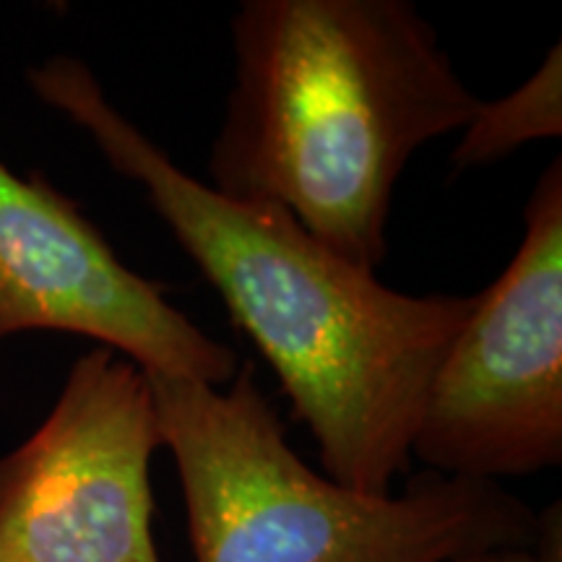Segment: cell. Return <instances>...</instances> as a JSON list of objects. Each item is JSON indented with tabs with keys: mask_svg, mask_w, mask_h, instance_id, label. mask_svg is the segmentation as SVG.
I'll return each instance as SVG.
<instances>
[{
	"mask_svg": "<svg viewBox=\"0 0 562 562\" xmlns=\"http://www.w3.org/2000/svg\"><path fill=\"white\" fill-rule=\"evenodd\" d=\"M235 83L206 186L286 209L315 240L375 271L414 151L474 121L435 26L409 0H245Z\"/></svg>",
	"mask_w": 562,
	"mask_h": 562,
	"instance_id": "obj_2",
	"label": "cell"
},
{
	"mask_svg": "<svg viewBox=\"0 0 562 562\" xmlns=\"http://www.w3.org/2000/svg\"><path fill=\"white\" fill-rule=\"evenodd\" d=\"M42 102L74 121L146 201L277 372L318 442L323 474L389 495L412 463L422 406L474 307L404 294L349 263L271 203H245L188 175L104 94L74 55L26 70Z\"/></svg>",
	"mask_w": 562,
	"mask_h": 562,
	"instance_id": "obj_1",
	"label": "cell"
},
{
	"mask_svg": "<svg viewBox=\"0 0 562 562\" xmlns=\"http://www.w3.org/2000/svg\"><path fill=\"white\" fill-rule=\"evenodd\" d=\"M456 562H562V513L558 505L539 513V533L531 550H495Z\"/></svg>",
	"mask_w": 562,
	"mask_h": 562,
	"instance_id": "obj_8",
	"label": "cell"
},
{
	"mask_svg": "<svg viewBox=\"0 0 562 562\" xmlns=\"http://www.w3.org/2000/svg\"><path fill=\"white\" fill-rule=\"evenodd\" d=\"M159 448L146 370L108 347L83 351L45 422L0 459V562H161Z\"/></svg>",
	"mask_w": 562,
	"mask_h": 562,
	"instance_id": "obj_5",
	"label": "cell"
},
{
	"mask_svg": "<svg viewBox=\"0 0 562 562\" xmlns=\"http://www.w3.org/2000/svg\"><path fill=\"white\" fill-rule=\"evenodd\" d=\"M524 224L427 391L412 446L427 472L501 484L562 461V159L539 175Z\"/></svg>",
	"mask_w": 562,
	"mask_h": 562,
	"instance_id": "obj_4",
	"label": "cell"
},
{
	"mask_svg": "<svg viewBox=\"0 0 562 562\" xmlns=\"http://www.w3.org/2000/svg\"><path fill=\"white\" fill-rule=\"evenodd\" d=\"M60 331L146 372L227 385L240 360L131 271L100 227L42 175L0 161V341Z\"/></svg>",
	"mask_w": 562,
	"mask_h": 562,
	"instance_id": "obj_6",
	"label": "cell"
},
{
	"mask_svg": "<svg viewBox=\"0 0 562 562\" xmlns=\"http://www.w3.org/2000/svg\"><path fill=\"white\" fill-rule=\"evenodd\" d=\"M195 562H456L531 550L539 513L497 482L438 472L364 495L286 442L252 362L227 385L146 372Z\"/></svg>",
	"mask_w": 562,
	"mask_h": 562,
	"instance_id": "obj_3",
	"label": "cell"
},
{
	"mask_svg": "<svg viewBox=\"0 0 562 562\" xmlns=\"http://www.w3.org/2000/svg\"><path fill=\"white\" fill-rule=\"evenodd\" d=\"M554 45L542 66L521 87L495 102H484L474 121L461 131L453 149L456 172L495 165L531 140L562 133V55Z\"/></svg>",
	"mask_w": 562,
	"mask_h": 562,
	"instance_id": "obj_7",
	"label": "cell"
}]
</instances>
